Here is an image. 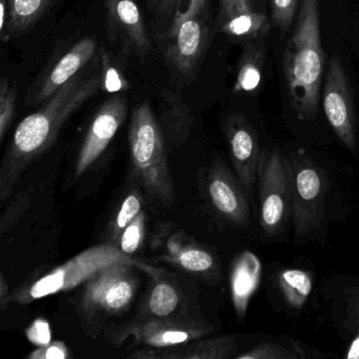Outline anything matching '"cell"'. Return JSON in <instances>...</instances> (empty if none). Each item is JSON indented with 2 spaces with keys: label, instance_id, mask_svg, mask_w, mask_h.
Here are the masks:
<instances>
[{
  "label": "cell",
  "instance_id": "obj_1",
  "mask_svg": "<svg viewBox=\"0 0 359 359\" xmlns=\"http://www.w3.org/2000/svg\"><path fill=\"white\" fill-rule=\"evenodd\" d=\"M102 76L73 79L29 115L15 130L0 167V199L5 201L29 165L55 142L62 126L90 98L98 93Z\"/></svg>",
  "mask_w": 359,
  "mask_h": 359
},
{
  "label": "cell",
  "instance_id": "obj_2",
  "mask_svg": "<svg viewBox=\"0 0 359 359\" xmlns=\"http://www.w3.org/2000/svg\"><path fill=\"white\" fill-rule=\"evenodd\" d=\"M319 10V0H302L283 58L290 104L304 121H313L318 114L325 71Z\"/></svg>",
  "mask_w": 359,
  "mask_h": 359
},
{
  "label": "cell",
  "instance_id": "obj_3",
  "mask_svg": "<svg viewBox=\"0 0 359 359\" xmlns=\"http://www.w3.org/2000/svg\"><path fill=\"white\" fill-rule=\"evenodd\" d=\"M128 140L134 175L151 198L161 205H171L175 193L163 132L147 100L132 111Z\"/></svg>",
  "mask_w": 359,
  "mask_h": 359
},
{
  "label": "cell",
  "instance_id": "obj_4",
  "mask_svg": "<svg viewBox=\"0 0 359 359\" xmlns=\"http://www.w3.org/2000/svg\"><path fill=\"white\" fill-rule=\"evenodd\" d=\"M117 262H136L113 243H100L77 254L41 276L32 277L11 292L10 302L28 304L83 285L100 269Z\"/></svg>",
  "mask_w": 359,
  "mask_h": 359
},
{
  "label": "cell",
  "instance_id": "obj_5",
  "mask_svg": "<svg viewBox=\"0 0 359 359\" xmlns=\"http://www.w3.org/2000/svg\"><path fill=\"white\" fill-rule=\"evenodd\" d=\"M148 273L153 266L136 262H117L100 269L83 283L81 311L83 317L106 318L123 314L133 304L140 285L136 269Z\"/></svg>",
  "mask_w": 359,
  "mask_h": 359
},
{
  "label": "cell",
  "instance_id": "obj_6",
  "mask_svg": "<svg viewBox=\"0 0 359 359\" xmlns=\"http://www.w3.org/2000/svg\"><path fill=\"white\" fill-rule=\"evenodd\" d=\"M260 226L266 236L285 230L291 215L293 172L290 158L276 147H262L257 172Z\"/></svg>",
  "mask_w": 359,
  "mask_h": 359
},
{
  "label": "cell",
  "instance_id": "obj_7",
  "mask_svg": "<svg viewBox=\"0 0 359 359\" xmlns=\"http://www.w3.org/2000/svg\"><path fill=\"white\" fill-rule=\"evenodd\" d=\"M293 172L291 219L297 243L314 236L323 226L327 182L323 170L302 152L290 155Z\"/></svg>",
  "mask_w": 359,
  "mask_h": 359
},
{
  "label": "cell",
  "instance_id": "obj_8",
  "mask_svg": "<svg viewBox=\"0 0 359 359\" xmlns=\"http://www.w3.org/2000/svg\"><path fill=\"white\" fill-rule=\"evenodd\" d=\"M211 331V327L201 321L182 317L142 318L131 321L113 332L112 340L121 346L132 338L136 344L157 348H173L201 339Z\"/></svg>",
  "mask_w": 359,
  "mask_h": 359
},
{
  "label": "cell",
  "instance_id": "obj_9",
  "mask_svg": "<svg viewBox=\"0 0 359 359\" xmlns=\"http://www.w3.org/2000/svg\"><path fill=\"white\" fill-rule=\"evenodd\" d=\"M323 104L334 133L348 150L354 152L357 149L354 102L348 75L337 54L332 56L327 66Z\"/></svg>",
  "mask_w": 359,
  "mask_h": 359
},
{
  "label": "cell",
  "instance_id": "obj_10",
  "mask_svg": "<svg viewBox=\"0 0 359 359\" xmlns=\"http://www.w3.org/2000/svg\"><path fill=\"white\" fill-rule=\"evenodd\" d=\"M109 41L128 56L146 60L153 47L136 0H104Z\"/></svg>",
  "mask_w": 359,
  "mask_h": 359
},
{
  "label": "cell",
  "instance_id": "obj_11",
  "mask_svg": "<svg viewBox=\"0 0 359 359\" xmlns=\"http://www.w3.org/2000/svg\"><path fill=\"white\" fill-rule=\"evenodd\" d=\"M128 115V100L123 95H113L94 115L75 163V176L83 175L116 135Z\"/></svg>",
  "mask_w": 359,
  "mask_h": 359
},
{
  "label": "cell",
  "instance_id": "obj_12",
  "mask_svg": "<svg viewBox=\"0 0 359 359\" xmlns=\"http://www.w3.org/2000/svg\"><path fill=\"white\" fill-rule=\"evenodd\" d=\"M224 135L230 150L235 175L250 201H253L258 165L262 148L257 131L241 114H231L224 123Z\"/></svg>",
  "mask_w": 359,
  "mask_h": 359
},
{
  "label": "cell",
  "instance_id": "obj_13",
  "mask_svg": "<svg viewBox=\"0 0 359 359\" xmlns=\"http://www.w3.org/2000/svg\"><path fill=\"white\" fill-rule=\"evenodd\" d=\"M154 250L161 260L184 272L203 277L217 276L219 266L215 256L182 230H159Z\"/></svg>",
  "mask_w": 359,
  "mask_h": 359
},
{
  "label": "cell",
  "instance_id": "obj_14",
  "mask_svg": "<svg viewBox=\"0 0 359 359\" xmlns=\"http://www.w3.org/2000/svg\"><path fill=\"white\" fill-rule=\"evenodd\" d=\"M208 196L216 213L235 228L250 226V201L238 178L226 163L216 159L208 175Z\"/></svg>",
  "mask_w": 359,
  "mask_h": 359
},
{
  "label": "cell",
  "instance_id": "obj_15",
  "mask_svg": "<svg viewBox=\"0 0 359 359\" xmlns=\"http://www.w3.org/2000/svg\"><path fill=\"white\" fill-rule=\"evenodd\" d=\"M96 41L91 37L81 39L75 43L41 79L34 90L29 94L27 104H39L49 100L60 88L76 76L77 73L86 66L95 53Z\"/></svg>",
  "mask_w": 359,
  "mask_h": 359
},
{
  "label": "cell",
  "instance_id": "obj_16",
  "mask_svg": "<svg viewBox=\"0 0 359 359\" xmlns=\"http://www.w3.org/2000/svg\"><path fill=\"white\" fill-rule=\"evenodd\" d=\"M173 39L175 41L165 52L168 62L182 74L192 76L209 41V27L205 18H191L182 22Z\"/></svg>",
  "mask_w": 359,
  "mask_h": 359
},
{
  "label": "cell",
  "instance_id": "obj_17",
  "mask_svg": "<svg viewBox=\"0 0 359 359\" xmlns=\"http://www.w3.org/2000/svg\"><path fill=\"white\" fill-rule=\"evenodd\" d=\"M330 302L334 323L352 339L346 359H359V278L340 281Z\"/></svg>",
  "mask_w": 359,
  "mask_h": 359
},
{
  "label": "cell",
  "instance_id": "obj_18",
  "mask_svg": "<svg viewBox=\"0 0 359 359\" xmlns=\"http://www.w3.org/2000/svg\"><path fill=\"white\" fill-rule=\"evenodd\" d=\"M260 276L262 264L255 254L245 251L235 258L231 268V296L239 319L245 318L250 299L257 290Z\"/></svg>",
  "mask_w": 359,
  "mask_h": 359
},
{
  "label": "cell",
  "instance_id": "obj_19",
  "mask_svg": "<svg viewBox=\"0 0 359 359\" xmlns=\"http://www.w3.org/2000/svg\"><path fill=\"white\" fill-rule=\"evenodd\" d=\"M264 41H248L243 46V54L237 65L233 93L251 94L259 89L266 60Z\"/></svg>",
  "mask_w": 359,
  "mask_h": 359
},
{
  "label": "cell",
  "instance_id": "obj_20",
  "mask_svg": "<svg viewBox=\"0 0 359 359\" xmlns=\"http://www.w3.org/2000/svg\"><path fill=\"white\" fill-rule=\"evenodd\" d=\"M153 277V285L142 311V318H167L173 317L182 304V293L177 285L153 268L149 272Z\"/></svg>",
  "mask_w": 359,
  "mask_h": 359
},
{
  "label": "cell",
  "instance_id": "obj_21",
  "mask_svg": "<svg viewBox=\"0 0 359 359\" xmlns=\"http://www.w3.org/2000/svg\"><path fill=\"white\" fill-rule=\"evenodd\" d=\"M237 342L234 337H214L193 340L189 344L163 348V359H226L234 358Z\"/></svg>",
  "mask_w": 359,
  "mask_h": 359
},
{
  "label": "cell",
  "instance_id": "obj_22",
  "mask_svg": "<svg viewBox=\"0 0 359 359\" xmlns=\"http://www.w3.org/2000/svg\"><path fill=\"white\" fill-rule=\"evenodd\" d=\"M220 30L226 36L239 41H264L273 25L266 14L252 10L218 22Z\"/></svg>",
  "mask_w": 359,
  "mask_h": 359
},
{
  "label": "cell",
  "instance_id": "obj_23",
  "mask_svg": "<svg viewBox=\"0 0 359 359\" xmlns=\"http://www.w3.org/2000/svg\"><path fill=\"white\" fill-rule=\"evenodd\" d=\"M161 97L163 128L170 133L172 140L180 144L186 140L192 126L190 109L177 92L163 89L161 90Z\"/></svg>",
  "mask_w": 359,
  "mask_h": 359
},
{
  "label": "cell",
  "instance_id": "obj_24",
  "mask_svg": "<svg viewBox=\"0 0 359 359\" xmlns=\"http://www.w3.org/2000/svg\"><path fill=\"white\" fill-rule=\"evenodd\" d=\"M276 287L287 308L299 311L312 293V276L302 269H285L277 274Z\"/></svg>",
  "mask_w": 359,
  "mask_h": 359
},
{
  "label": "cell",
  "instance_id": "obj_25",
  "mask_svg": "<svg viewBox=\"0 0 359 359\" xmlns=\"http://www.w3.org/2000/svg\"><path fill=\"white\" fill-rule=\"evenodd\" d=\"M54 0H10L8 39L22 36L43 18Z\"/></svg>",
  "mask_w": 359,
  "mask_h": 359
},
{
  "label": "cell",
  "instance_id": "obj_26",
  "mask_svg": "<svg viewBox=\"0 0 359 359\" xmlns=\"http://www.w3.org/2000/svg\"><path fill=\"white\" fill-rule=\"evenodd\" d=\"M320 356V355H319ZM316 350L298 340L287 341H264L257 344L243 354L236 355V359H304L319 357Z\"/></svg>",
  "mask_w": 359,
  "mask_h": 359
},
{
  "label": "cell",
  "instance_id": "obj_27",
  "mask_svg": "<svg viewBox=\"0 0 359 359\" xmlns=\"http://www.w3.org/2000/svg\"><path fill=\"white\" fill-rule=\"evenodd\" d=\"M142 211H144V199H142L140 191L135 190L128 193L123 201H121V207L115 214L112 224H111V236H112L111 243H115L121 232Z\"/></svg>",
  "mask_w": 359,
  "mask_h": 359
},
{
  "label": "cell",
  "instance_id": "obj_28",
  "mask_svg": "<svg viewBox=\"0 0 359 359\" xmlns=\"http://www.w3.org/2000/svg\"><path fill=\"white\" fill-rule=\"evenodd\" d=\"M146 236V213L142 211L119 235L115 245L126 255L132 257L142 248Z\"/></svg>",
  "mask_w": 359,
  "mask_h": 359
},
{
  "label": "cell",
  "instance_id": "obj_29",
  "mask_svg": "<svg viewBox=\"0 0 359 359\" xmlns=\"http://www.w3.org/2000/svg\"><path fill=\"white\" fill-rule=\"evenodd\" d=\"M18 88L6 77L0 83V140H5L6 134L13 121L15 114Z\"/></svg>",
  "mask_w": 359,
  "mask_h": 359
},
{
  "label": "cell",
  "instance_id": "obj_30",
  "mask_svg": "<svg viewBox=\"0 0 359 359\" xmlns=\"http://www.w3.org/2000/svg\"><path fill=\"white\" fill-rule=\"evenodd\" d=\"M302 0H271V22L274 28L289 30L297 18Z\"/></svg>",
  "mask_w": 359,
  "mask_h": 359
},
{
  "label": "cell",
  "instance_id": "obj_31",
  "mask_svg": "<svg viewBox=\"0 0 359 359\" xmlns=\"http://www.w3.org/2000/svg\"><path fill=\"white\" fill-rule=\"evenodd\" d=\"M208 3L209 0H178L176 6L175 15H174L173 24L170 30V39L175 36L178 28L182 22L194 18H205L207 13Z\"/></svg>",
  "mask_w": 359,
  "mask_h": 359
},
{
  "label": "cell",
  "instance_id": "obj_32",
  "mask_svg": "<svg viewBox=\"0 0 359 359\" xmlns=\"http://www.w3.org/2000/svg\"><path fill=\"white\" fill-rule=\"evenodd\" d=\"M30 203V193L24 192L12 201L11 205L4 212L1 222H0V231L5 234L22 217Z\"/></svg>",
  "mask_w": 359,
  "mask_h": 359
},
{
  "label": "cell",
  "instance_id": "obj_33",
  "mask_svg": "<svg viewBox=\"0 0 359 359\" xmlns=\"http://www.w3.org/2000/svg\"><path fill=\"white\" fill-rule=\"evenodd\" d=\"M102 70H104L102 75V86L109 93H118L129 88V83L123 79L119 71L113 66L107 54L102 58Z\"/></svg>",
  "mask_w": 359,
  "mask_h": 359
},
{
  "label": "cell",
  "instance_id": "obj_34",
  "mask_svg": "<svg viewBox=\"0 0 359 359\" xmlns=\"http://www.w3.org/2000/svg\"><path fill=\"white\" fill-rule=\"evenodd\" d=\"M71 351L64 341L54 340L45 346H37L27 356L28 359H67L70 358Z\"/></svg>",
  "mask_w": 359,
  "mask_h": 359
},
{
  "label": "cell",
  "instance_id": "obj_35",
  "mask_svg": "<svg viewBox=\"0 0 359 359\" xmlns=\"http://www.w3.org/2000/svg\"><path fill=\"white\" fill-rule=\"evenodd\" d=\"M27 338L36 346H45L52 341L50 323L46 319L37 318L26 331Z\"/></svg>",
  "mask_w": 359,
  "mask_h": 359
},
{
  "label": "cell",
  "instance_id": "obj_36",
  "mask_svg": "<svg viewBox=\"0 0 359 359\" xmlns=\"http://www.w3.org/2000/svg\"><path fill=\"white\" fill-rule=\"evenodd\" d=\"M218 1H219L218 22L254 10L253 0H218Z\"/></svg>",
  "mask_w": 359,
  "mask_h": 359
},
{
  "label": "cell",
  "instance_id": "obj_37",
  "mask_svg": "<svg viewBox=\"0 0 359 359\" xmlns=\"http://www.w3.org/2000/svg\"><path fill=\"white\" fill-rule=\"evenodd\" d=\"M10 0H0V39L8 43V20H9Z\"/></svg>",
  "mask_w": 359,
  "mask_h": 359
},
{
  "label": "cell",
  "instance_id": "obj_38",
  "mask_svg": "<svg viewBox=\"0 0 359 359\" xmlns=\"http://www.w3.org/2000/svg\"><path fill=\"white\" fill-rule=\"evenodd\" d=\"M163 348L144 346L140 350H135L130 355V358L134 359H163Z\"/></svg>",
  "mask_w": 359,
  "mask_h": 359
},
{
  "label": "cell",
  "instance_id": "obj_39",
  "mask_svg": "<svg viewBox=\"0 0 359 359\" xmlns=\"http://www.w3.org/2000/svg\"><path fill=\"white\" fill-rule=\"evenodd\" d=\"M10 296L11 293L9 291V285H8L7 280H6L5 275L4 273L0 274V309L5 311L7 309L8 304H10Z\"/></svg>",
  "mask_w": 359,
  "mask_h": 359
},
{
  "label": "cell",
  "instance_id": "obj_40",
  "mask_svg": "<svg viewBox=\"0 0 359 359\" xmlns=\"http://www.w3.org/2000/svg\"><path fill=\"white\" fill-rule=\"evenodd\" d=\"M149 1L152 3V5L157 9L169 14L176 9L178 3V0H149Z\"/></svg>",
  "mask_w": 359,
  "mask_h": 359
}]
</instances>
